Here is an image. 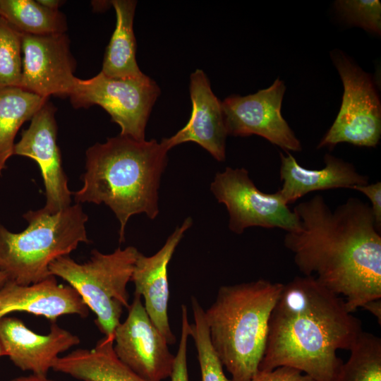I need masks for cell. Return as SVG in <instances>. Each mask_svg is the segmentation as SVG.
I'll list each match as a JSON object with an SVG mask.
<instances>
[{
  "mask_svg": "<svg viewBox=\"0 0 381 381\" xmlns=\"http://www.w3.org/2000/svg\"><path fill=\"white\" fill-rule=\"evenodd\" d=\"M334 381H381V339L362 332Z\"/></svg>",
  "mask_w": 381,
  "mask_h": 381,
  "instance_id": "603a6c76",
  "label": "cell"
},
{
  "mask_svg": "<svg viewBox=\"0 0 381 381\" xmlns=\"http://www.w3.org/2000/svg\"><path fill=\"white\" fill-rule=\"evenodd\" d=\"M9 381H56L50 379L47 375H39L30 374L28 375H22L12 378Z\"/></svg>",
  "mask_w": 381,
  "mask_h": 381,
  "instance_id": "4dcf8cb0",
  "label": "cell"
},
{
  "mask_svg": "<svg viewBox=\"0 0 381 381\" xmlns=\"http://www.w3.org/2000/svg\"><path fill=\"white\" fill-rule=\"evenodd\" d=\"M169 150L156 140H137L119 135L86 150L83 186L73 193L75 203H104L120 224L119 242L125 241L130 217L159 214L158 191L167 165Z\"/></svg>",
  "mask_w": 381,
  "mask_h": 381,
  "instance_id": "3957f363",
  "label": "cell"
},
{
  "mask_svg": "<svg viewBox=\"0 0 381 381\" xmlns=\"http://www.w3.org/2000/svg\"><path fill=\"white\" fill-rule=\"evenodd\" d=\"M7 280L6 274L0 271V286Z\"/></svg>",
  "mask_w": 381,
  "mask_h": 381,
  "instance_id": "d6a6232c",
  "label": "cell"
},
{
  "mask_svg": "<svg viewBox=\"0 0 381 381\" xmlns=\"http://www.w3.org/2000/svg\"><path fill=\"white\" fill-rule=\"evenodd\" d=\"M165 337L148 316L141 296L134 294L126 320L114 333V351L117 357L146 381L170 377L175 355Z\"/></svg>",
  "mask_w": 381,
  "mask_h": 381,
  "instance_id": "8fae6325",
  "label": "cell"
},
{
  "mask_svg": "<svg viewBox=\"0 0 381 381\" xmlns=\"http://www.w3.org/2000/svg\"><path fill=\"white\" fill-rule=\"evenodd\" d=\"M56 111L55 106L48 100L33 116L29 127L23 130L13 150V155L31 158L39 165L45 187L43 210L51 214L69 207L73 195L57 145Z\"/></svg>",
  "mask_w": 381,
  "mask_h": 381,
  "instance_id": "4fadbf2b",
  "label": "cell"
},
{
  "mask_svg": "<svg viewBox=\"0 0 381 381\" xmlns=\"http://www.w3.org/2000/svg\"><path fill=\"white\" fill-rule=\"evenodd\" d=\"M362 332L342 297L312 277H296L272 309L258 370L289 366L315 381H334L343 363L337 351H349Z\"/></svg>",
  "mask_w": 381,
  "mask_h": 381,
  "instance_id": "7a4b0ae2",
  "label": "cell"
},
{
  "mask_svg": "<svg viewBox=\"0 0 381 381\" xmlns=\"http://www.w3.org/2000/svg\"><path fill=\"white\" fill-rule=\"evenodd\" d=\"M159 94L156 82L145 74L119 78L100 71L89 79L77 78L68 97L75 109L100 106L119 126L120 135L144 140L147 120Z\"/></svg>",
  "mask_w": 381,
  "mask_h": 381,
  "instance_id": "52a82bcc",
  "label": "cell"
},
{
  "mask_svg": "<svg viewBox=\"0 0 381 381\" xmlns=\"http://www.w3.org/2000/svg\"><path fill=\"white\" fill-rule=\"evenodd\" d=\"M14 312L44 317L52 323L65 315L87 318L89 308L70 285L59 284L56 277L29 285L6 280L0 286V320Z\"/></svg>",
  "mask_w": 381,
  "mask_h": 381,
  "instance_id": "e0dca14e",
  "label": "cell"
},
{
  "mask_svg": "<svg viewBox=\"0 0 381 381\" xmlns=\"http://www.w3.org/2000/svg\"><path fill=\"white\" fill-rule=\"evenodd\" d=\"M283 286L262 279L222 286L205 310L212 344L233 381H250L258 372Z\"/></svg>",
  "mask_w": 381,
  "mask_h": 381,
  "instance_id": "277c9868",
  "label": "cell"
},
{
  "mask_svg": "<svg viewBox=\"0 0 381 381\" xmlns=\"http://www.w3.org/2000/svg\"><path fill=\"white\" fill-rule=\"evenodd\" d=\"M47 101V98L20 87L0 88V176L13 155L14 140L18 130Z\"/></svg>",
  "mask_w": 381,
  "mask_h": 381,
  "instance_id": "44dd1931",
  "label": "cell"
},
{
  "mask_svg": "<svg viewBox=\"0 0 381 381\" xmlns=\"http://www.w3.org/2000/svg\"><path fill=\"white\" fill-rule=\"evenodd\" d=\"M139 253L134 246L119 247L108 254L94 249L84 263L75 262L69 255L61 256L50 264L49 271L78 293L96 315L99 331L111 337L121 322L123 308L130 306L126 288Z\"/></svg>",
  "mask_w": 381,
  "mask_h": 381,
  "instance_id": "8992f818",
  "label": "cell"
},
{
  "mask_svg": "<svg viewBox=\"0 0 381 381\" xmlns=\"http://www.w3.org/2000/svg\"><path fill=\"white\" fill-rule=\"evenodd\" d=\"M332 56L344 94L337 116L318 148L340 143L375 147L381 135V105L373 78L341 52Z\"/></svg>",
  "mask_w": 381,
  "mask_h": 381,
  "instance_id": "ba28073f",
  "label": "cell"
},
{
  "mask_svg": "<svg viewBox=\"0 0 381 381\" xmlns=\"http://www.w3.org/2000/svg\"><path fill=\"white\" fill-rule=\"evenodd\" d=\"M190 323L188 318V309L186 305L181 306V329L180 341L174 362L171 381H189L187 365V344L190 337Z\"/></svg>",
  "mask_w": 381,
  "mask_h": 381,
  "instance_id": "4316f807",
  "label": "cell"
},
{
  "mask_svg": "<svg viewBox=\"0 0 381 381\" xmlns=\"http://www.w3.org/2000/svg\"><path fill=\"white\" fill-rule=\"evenodd\" d=\"M43 6L51 10H59V7L64 1L59 0H37Z\"/></svg>",
  "mask_w": 381,
  "mask_h": 381,
  "instance_id": "1f68e13d",
  "label": "cell"
},
{
  "mask_svg": "<svg viewBox=\"0 0 381 381\" xmlns=\"http://www.w3.org/2000/svg\"><path fill=\"white\" fill-rule=\"evenodd\" d=\"M353 190L363 193L371 202L370 209L375 219L376 227L380 231L381 227V183H368L355 186Z\"/></svg>",
  "mask_w": 381,
  "mask_h": 381,
  "instance_id": "f1b7e54d",
  "label": "cell"
},
{
  "mask_svg": "<svg viewBox=\"0 0 381 381\" xmlns=\"http://www.w3.org/2000/svg\"><path fill=\"white\" fill-rule=\"evenodd\" d=\"M6 356V353L2 346V344L0 341V357Z\"/></svg>",
  "mask_w": 381,
  "mask_h": 381,
  "instance_id": "836d02e7",
  "label": "cell"
},
{
  "mask_svg": "<svg viewBox=\"0 0 381 381\" xmlns=\"http://www.w3.org/2000/svg\"><path fill=\"white\" fill-rule=\"evenodd\" d=\"M22 77L20 88L49 99L69 96L75 84L76 62L66 33H21Z\"/></svg>",
  "mask_w": 381,
  "mask_h": 381,
  "instance_id": "7c38bea8",
  "label": "cell"
},
{
  "mask_svg": "<svg viewBox=\"0 0 381 381\" xmlns=\"http://www.w3.org/2000/svg\"><path fill=\"white\" fill-rule=\"evenodd\" d=\"M294 212L299 226L284 244L305 277L342 297L351 313L381 298V236L368 204L350 198L332 210L316 195Z\"/></svg>",
  "mask_w": 381,
  "mask_h": 381,
  "instance_id": "6da1fadb",
  "label": "cell"
},
{
  "mask_svg": "<svg viewBox=\"0 0 381 381\" xmlns=\"http://www.w3.org/2000/svg\"><path fill=\"white\" fill-rule=\"evenodd\" d=\"M110 4L115 10L116 23L105 51L101 72L111 78H140L144 73L136 61V42L133 32L137 1L113 0Z\"/></svg>",
  "mask_w": 381,
  "mask_h": 381,
  "instance_id": "ffe728a7",
  "label": "cell"
},
{
  "mask_svg": "<svg viewBox=\"0 0 381 381\" xmlns=\"http://www.w3.org/2000/svg\"><path fill=\"white\" fill-rule=\"evenodd\" d=\"M363 308L374 315L379 325H381V298L368 301L363 306Z\"/></svg>",
  "mask_w": 381,
  "mask_h": 381,
  "instance_id": "f546056e",
  "label": "cell"
},
{
  "mask_svg": "<svg viewBox=\"0 0 381 381\" xmlns=\"http://www.w3.org/2000/svg\"><path fill=\"white\" fill-rule=\"evenodd\" d=\"M282 188L277 191L287 204L296 202L310 192L334 188H350L368 183V177L359 174L354 166L326 154L325 167L308 169L301 167L289 152H280Z\"/></svg>",
  "mask_w": 381,
  "mask_h": 381,
  "instance_id": "ac0fdd59",
  "label": "cell"
},
{
  "mask_svg": "<svg viewBox=\"0 0 381 381\" xmlns=\"http://www.w3.org/2000/svg\"><path fill=\"white\" fill-rule=\"evenodd\" d=\"M285 90L284 81L277 78L269 87L254 94L224 99L222 108L227 135H257L286 152L301 151L300 140L282 114Z\"/></svg>",
  "mask_w": 381,
  "mask_h": 381,
  "instance_id": "30bf717a",
  "label": "cell"
},
{
  "mask_svg": "<svg viewBox=\"0 0 381 381\" xmlns=\"http://www.w3.org/2000/svg\"><path fill=\"white\" fill-rule=\"evenodd\" d=\"M28 226L19 233L0 222V271L7 280L29 285L52 275L50 264L69 255L80 243H89L85 223L88 218L80 204L54 214L41 208L23 214Z\"/></svg>",
  "mask_w": 381,
  "mask_h": 381,
  "instance_id": "5b68a950",
  "label": "cell"
},
{
  "mask_svg": "<svg viewBox=\"0 0 381 381\" xmlns=\"http://www.w3.org/2000/svg\"><path fill=\"white\" fill-rule=\"evenodd\" d=\"M192 113L186 125L162 142L169 150L176 145L194 142L207 150L218 162L226 157L227 135L222 102L213 93L203 71L196 69L190 76Z\"/></svg>",
  "mask_w": 381,
  "mask_h": 381,
  "instance_id": "2e32d148",
  "label": "cell"
},
{
  "mask_svg": "<svg viewBox=\"0 0 381 381\" xmlns=\"http://www.w3.org/2000/svg\"><path fill=\"white\" fill-rule=\"evenodd\" d=\"M0 16L21 33L48 35L66 33L65 15L35 0H0Z\"/></svg>",
  "mask_w": 381,
  "mask_h": 381,
  "instance_id": "7402d4cb",
  "label": "cell"
},
{
  "mask_svg": "<svg viewBox=\"0 0 381 381\" xmlns=\"http://www.w3.org/2000/svg\"><path fill=\"white\" fill-rule=\"evenodd\" d=\"M0 341L11 362L23 371L47 375L54 361L69 349L79 344V337L53 322L49 332L39 334L20 319L0 320Z\"/></svg>",
  "mask_w": 381,
  "mask_h": 381,
  "instance_id": "5bb4252c",
  "label": "cell"
},
{
  "mask_svg": "<svg viewBox=\"0 0 381 381\" xmlns=\"http://www.w3.org/2000/svg\"><path fill=\"white\" fill-rule=\"evenodd\" d=\"M337 10L349 24L372 32H381V4L378 0H340Z\"/></svg>",
  "mask_w": 381,
  "mask_h": 381,
  "instance_id": "484cf974",
  "label": "cell"
},
{
  "mask_svg": "<svg viewBox=\"0 0 381 381\" xmlns=\"http://www.w3.org/2000/svg\"><path fill=\"white\" fill-rule=\"evenodd\" d=\"M191 225L192 219L188 217L153 255L145 256L140 252L131 280L135 285L134 294L144 298L143 306L148 316L169 345L175 344L176 339L171 329L168 317V265L185 232Z\"/></svg>",
  "mask_w": 381,
  "mask_h": 381,
  "instance_id": "9a60e30c",
  "label": "cell"
},
{
  "mask_svg": "<svg viewBox=\"0 0 381 381\" xmlns=\"http://www.w3.org/2000/svg\"><path fill=\"white\" fill-rule=\"evenodd\" d=\"M22 57L21 32L0 16V88L20 87Z\"/></svg>",
  "mask_w": 381,
  "mask_h": 381,
  "instance_id": "d4e9b609",
  "label": "cell"
},
{
  "mask_svg": "<svg viewBox=\"0 0 381 381\" xmlns=\"http://www.w3.org/2000/svg\"><path fill=\"white\" fill-rule=\"evenodd\" d=\"M52 369L81 381H146L117 357L114 336H104L91 349H78L59 356Z\"/></svg>",
  "mask_w": 381,
  "mask_h": 381,
  "instance_id": "d6986e66",
  "label": "cell"
},
{
  "mask_svg": "<svg viewBox=\"0 0 381 381\" xmlns=\"http://www.w3.org/2000/svg\"><path fill=\"white\" fill-rule=\"evenodd\" d=\"M190 301L194 322L190 324V337L197 350L201 381H233L224 374V365L212 344L205 310L195 296Z\"/></svg>",
  "mask_w": 381,
  "mask_h": 381,
  "instance_id": "cb8c5ba5",
  "label": "cell"
},
{
  "mask_svg": "<svg viewBox=\"0 0 381 381\" xmlns=\"http://www.w3.org/2000/svg\"><path fill=\"white\" fill-rule=\"evenodd\" d=\"M250 381H315L301 371L289 366L270 370H258Z\"/></svg>",
  "mask_w": 381,
  "mask_h": 381,
  "instance_id": "83f0119b",
  "label": "cell"
},
{
  "mask_svg": "<svg viewBox=\"0 0 381 381\" xmlns=\"http://www.w3.org/2000/svg\"><path fill=\"white\" fill-rule=\"evenodd\" d=\"M210 190L229 215V228L236 234L251 226L279 228L292 231L299 226L296 214L291 211L279 193H265L258 189L245 168L226 167L217 173Z\"/></svg>",
  "mask_w": 381,
  "mask_h": 381,
  "instance_id": "9c48e42d",
  "label": "cell"
}]
</instances>
